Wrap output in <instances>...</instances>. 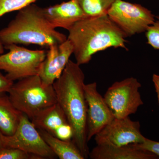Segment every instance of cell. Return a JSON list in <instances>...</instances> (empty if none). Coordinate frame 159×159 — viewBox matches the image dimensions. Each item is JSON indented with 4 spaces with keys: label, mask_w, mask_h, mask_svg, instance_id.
I'll return each mask as SVG.
<instances>
[{
    "label": "cell",
    "mask_w": 159,
    "mask_h": 159,
    "mask_svg": "<svg viewBox=\"0 0 159 159\" xmlns=\"http://www.w3.org/2000/svg\"><path fill=\"white\" fill-rule=\"evenodd\" d=\"M0 159H41L39 157L21 149L11 147H0Z\"/></svg>",
    "instance_id": "obj_19"
},
{
    "label": "cell",
    "mask_w": 159,
    "mask_h": 159,
    "mask_svg": "<svg viewBox=\"0 0 159 159\" xmlns=\"http://www.w3.org/2000/svg\"><path fill=\"white\" fill-rule=\"evenodd\" d=\"M141 86L136 78L131 77L114 83L107 89L103 97L115 118L129 117L143 105Z\"/></svg>",
    "instance_id": "obj_7"
},
{
    "label": "cell",
    "mask_w": 159,
    "mask_h": 159,
    "mask_svg": "<svg viewBox=\"0 0 159 159\" xmlns=\"http://www.w3.org/2000/svg\"><path fill=\"white\" fill-rule=\"evenodd\" d=\"M67 39L56 31L44 15L43 8L34 3L19 10L14 19L0 31V41L10 44H34L48 48Z\"/></svg>",
    "instance_id": "obj_3"
},
{
    "label": "cell",
    "mask_w": 159,
    "mask_h": 159,
    "mask_svg": "<svg viewBox=\"0 0 159 159\" xmlns=\"http://www.w3.org/2000/svg\"><path fill=\"white\" fill-rule=\"evenodd\" d=\"M92 159H158L152 152L137 148L133 144L116 146L98 145L89 152Z\"/></svg>",
    "instance_id": "obj_13"
},
{
    "label": "cell",
    "mask_w": 159,
    "mask_h": 159,
    "mask_svg": "<svg viewBox=\"0 0 159 159\" xmlns=\"http://www.w3.org/2000/svg\"><path fill=\"white\" fill-rule=\"evenodd\" d=\"M5 49L4 45H3L2 42L0 41V55L4 54Z\"/></svg>",
    "instance_id": "obj_25"
},
{
    "label": "cell",
    "mask_w": 159,
    "mask_h": 159,
    "mask_svg": "<svg viewBox=\"0 0 159 159\" xmlns=\"http://www.w3.org/2000/svg\"><path fill=\"white\" fill-rule=\"evenodd\" d=\"M88 17L107 14L115 0H75Z\"/></svg>",
    "instance_id": "obj_17"
},
{
    "label": "cell",
    "mask_w": 159,
    "mask_h": 159,
    "mask_svg": "<svg viewBox=\"0 0 159 159\" xmlns=\"http://www.w3.org/2000/svg\"><path fill=\"white\" fill-rule=\"evenodd\" d=\"M43 11L53 28H63L68 31L77 22L88 18L75 0L43 8Z\"/></svg>",
    "instance_id": "obj_12"
},
{
    "label": "cell",
    "mask_w": 159,
    "mask_h": 159,
    "mask_svg": "<svg viewBox=\"0 0 159 159\" xmlns=\"http://www.w3.org/2000/svg\"><path fill=\"white\" fill-rule=\"evenodd\" d=\"M107 15L126 37L145 32L156 19L152 11L144 6L122 0H115Z\"/></svg>",
    "instance_id": "obj_6"
},
{
    "label": "cell",
    "mask_w": 159,
    "mask_h": 159,
    "mask_svg": "<svg viewBox=\"0 0 159 159\" xmlns=\"http://www.w3.org/2000/svg\"><path fill=\"white\" fill-rule=\"evenodd\" d=\"M14 81L8 79L0 72V94L8 93Z\"/></svg>",
    "instance_id": "obj_22"
},
{
    "label": "cell",
    "mask_w": 159,
    "mask_h": 159,
    "mask_svg": "<svg viewBox=\"0 0 159 159\" xmlns=\"http://www.w3.org/2000/svg\"><path fill=\"white\" fill-rule=\"evenodd\" d=\"M84 91L87 104V139L88 142L115 117L104 97L97 91V83L85 84Z\"/></svg>",
    "instance_id": "obj_10"
},
{
    "label": "cell",
    "mask_w": 159,
    "mask_h": 159,
    "mask_svg": "<svg viewBox=\"0 0 159 159\" xmlns=\"http://www.w3.org/2000/svg\"><path fill=\"white\" fill-rule=\"evenodd\" d=\"M80 66L70 60L53 86L57 103L73 129L72 141L86 159L89 153L87 139V104L84 91L85 75Z\"/></svg>",
    "instance_id": "obj_1"
},
{
    "label": "cell",
    "mask_w": 159,
    "mask_h": 159,
    "mask_svg": "<svg viewBox=\"0 0 159 159\" xmlns=\"http://www.w3.org/2000/svg\"><path fill=\"white\" fill-rule=\"evenodd\" d=\"M45 142L60 159H84L81 152L72 140L64 141L46 131L38 129Z\"/></svg>",
    "instance_id": "obj_16"
},
{
    "label": "cell",
    "mask_w": 159,
    "mask_h": 159,
    "mask_svg": "<svg viewBox=\"0 0 159 159\" xmlns=\"http://www.w3.org/2000/svg\"><path fill=\"white\" fill-rule=\"evenodd\" d=\"M147 43L154 49L159 50V16H156L152 25L145 31Z\"/></svg>",
    "instance_id": "obj_20"
},
{
    "label": "cell",
    "mask_w": 159,
    "mask_h": 159,
    "mask_svg": "<svg viewBox=\"0 0 159 159\" xmlns=\"http://www.w3.org/2000/svg\"><path fill=\"white\" fill-rule=\"evenodd\" d=\"M152 80L155 88L159 104V75L154 74L152 76Z\"/></svg>",
    "instance_id": "obj_23"
},
{
    "label": "cell",
    "mask_w": 159,
    "mask_h": 159,
    "mask_svg": "<svg viewBox=\"0 0 159 159\" xmlns=\"http://www.w3.org/2000/svg\"><path fill=\"white\" fill-rule=\"evenodd\" d=\"M67 39L79 65L88 63L97 52L111 48L128 50L125 36L107 14L77 22L69 29Z\"/></svg>",
    "instance_id": "obj_2"
},
{
    "label": "cell",
    "mask_w": 159,
    "mask_h": 159,
    "mask_svg": "<svg viewBox=\"0 0 159 159\" xmlns=\"http://www.w3.org/2000/svg\"><path fill=\"white\" fill-rule=\"evenodd\" d=\"M9 51L0 55V70L6 72L8 79L14 81L39 75L47 52L31 50L16 44L4 46Z\"/></svg>",
    "instance_id": "obj_5"
},
{
    "label": "cell",
    "mask_w": 159,
    "mask_h": 159,
    "mask_svg": "<svg viewBox=\"0 0 159 159\" xmlns=\"http://www.w3.org/2000/svg\"><path fill=\"white\" fill-rule=\"evenodd\" d=\"M37 0H0V18L6 13L19 11Z\"/></svg>",
    "instance_id": "obj_18"
},
{
    "label": "cell",
    "mask_w": 159,
    "mask_h": 159,
    "mask_svg": "<svg viewBox=\"0 0 159 159\" xmlns=\"http://www.w3.org/2000/svg\"><path fill=\"white\" fill-rule=\"evenodd\" d=\"M6 93L0 94V132L9 136L15 132L23 113L15 108Z\"/></svg>",
    "instance_id": "obj_15"
},
{
    "label": "cell",
    "mask_w": 159,
    "mask_h": 159,
    "mask_svg": "<svg viewBox=\"0 0 159 159\" xmlns=\"http://www.w3.org/2000/svg\"><path fill=\"white\" fill-rule=\"evenodd\" d=\"M73 52V45L68 39L60 44L49 47L39 74L44 84L53 85L60 77Z\"/></svg>",
    "instance_id": "obj_11"
},
{
    "label": "cell",
    "mask_w": 159,
    "mask_h": 159,
    "mask_svg": "<svg viewBox=\"0 0 159 159\" xmlns=\"http://www.w3.org/2000/svg\"><path fill=\"white\" fill-rule=\"evenodd\" d=\"M3 147L19 148L41 159H54L57 157L31 120L24 114L15 132L9 136L4 135Z\"/></svg>",
    "instance_id": "obj_8"
},
{
    "label": "cell",
    "mask_w": 159,
    "mask_h": 159,
    "mask_svg": "<svg viewBox=\"0 0 159 159\" xmlns=\"http://www.w3.org/2000/svg\"><path fill=\"white\" fill-rule=\"evenodd\" d=\"M4 135L0 132V147H3V140Z\"/></svg>",
    "instance_id": "obj_24"
},
{
    "label": "cell",
    "mask_w": 159,
    "mask_h": 159,
    "mask_svg": "<svg viewBox=\"0 0 159 159\" xmlns=\"http://www.w3.org/2000/svg\"><path fill=\"white\" fill-rule=\"evenodd\" d=\"M31 121L37 129L46 131L54 137L60 129L70 124L57 102L41 112Z\"/></svg>",
    "instance_id": "obj_14"
},
{
    "label": "cell",
    "mask_w": 159,
    "mask_h": 159,
    "mask_svg": "<svg viewBox=\"0 0 159 159\" xmlns=\"http://www.w3.org/2000/svg\"><path fill=\"white\" fill-rule=\"evenodd\" d=\"M7 93L15 108L31 120L57 102L53 85L44 84L38 75L18 80Z\"/></svg>",
    "instance_id": "obj_4"
},
{
    "label": "cell",
    "mask_w": 159,
    "mask_h": 159,
    "mask_svg": "<svg viewBox=\"0 0 159 159\" xmlns=\"http://www.w3.org/2000/svg\"><path fill=\"white\" fill-rule=\"evenodd\" d=\"M133 144L137 148L148 151L159 157V142L146 138L145 141L142 143Z\"/></svg>",
    "instance_id": "obj_21"
},
{
    "label": "cell",
    "mask_w": 159,
    "mask_h": 159,
    "mask_svg": "<svg viewBox=\"0 0 159 159\" xmlns=\"http://www.w3.org/2000/svg\"><path fill=\"white\" fill-rule=\"evenodd\" d=\"M94 137L97 145L116 146L142 143L146 139L141 133L140 122L129 117L114 118Z\"/></svg>",
    "instance_id": "obj_9"
}]
</instances>
